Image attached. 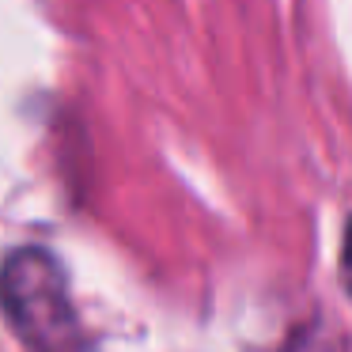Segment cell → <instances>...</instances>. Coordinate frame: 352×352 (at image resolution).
<instances>
[{
	"label": "cell",
	"instance_id": "7a4b0ae2",
	"mask_svg": "<svg viewBox=\"0 0 352 352\" xmlns=\"http://www.w3.org/2000/svg\"><path fill=\"white\" fill-rule=\"evenodd\" d=\"M344 284L352 292V223H349V239H344Z\"/></svg>",
	"mask_w": 352,
	"mask_h": 352
},
{
	"label": "cell",
	"instance_id": "6da1fadb",
	"mask_svg": "<svg viewBox=\"0 0 352 352\" xmlns=\"http://www.w3.org/2000/svg\"><path fill=\"white\" fill-rule=\"evenodd\" d=\"M0 307L31 352H95L69 299L65 269L42 246L8 254L0 269Z\"/></svg>",
	"mask_w": 352,
	"mask_h": 352
}]
</instances>
